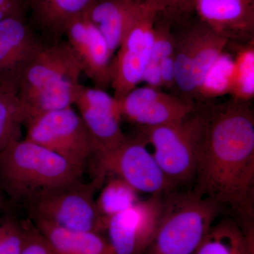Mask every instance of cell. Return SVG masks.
<instances>
[{"instance_id": "1", "label": "cell", "mask_w": 254, "mask_h": 254, "mask_svg": "<svg viewBox=\"0 0 254 254\" xmlns=\"http://www.w3.org/2000/svg\"><path fill=\"white\" fill-rule=\"evenodd\" d=\"M206 111L192 191L227 207L254 226V116L250 101L232 98Z\"/></svg>"}, {"instance_id": "2", "label": "cell", "mask_w": 254, "mask_h": 254, "mask_svg": "<svg viewBox=\"0 0 254 254\" xmlns=\"http://www.w3.org/2000/svg\"><path fill=\"white\" fill-rule=\"evenodd\" d=\"M82 73L67 42L42 44L23 68L16 85L24 125L41 114L73 106Z\"/></svg>"}, {"instance_id": "3", "label": "cell", "mask_w": 254, "mask_h": 254, "mask_svg": "<svg viewBox=\"0 0 254 254\" xmlns=\"http://www.w3.org/2000/svg\"><path fill=\"white\" fill-rule=\"evenodd\" d=\"M84 169L41 145L19 140L0 153V190L8 199L24 205L81 180Z\"/></svg>"}, {"instance_id": "4", "label": "cell", "mask_w": 254, "mask_h": 254, "mask_svg": "<svg viewBox=\"0 0 254 254\" xmlns=\"http://www.w3.org/2000/svg\"><path fill=\"white\" fill-rule=\"evenodd\" d=\"M175 192L164 195L158 229L145 254H194L223 209L192 190Z\"/></svg>"}, {"instance_id": "5", "label": "cell", "mask_w": 254, "mask_h": 254, "mask_svg": "<svg viewBox=\"0 0 254 254\" xmlns=\"http://www.w3.org/2000/svg\"><path fill=\"white\" fill-rule=\"evenodd\" d=\"M206 120L205 109L195 108L177 123L139 127L138 138L153 147L155 160L176 187L194 180Z\"/></svg>"}, {"instance_id": "6", "label": "cell", "mask_w": 254, "mask_h": 254, "mask_svg": "<svg viewBox=\"0 0 254 254\" xmlns=\"http://www.w3.org/2000/svg\"><path fill=\"white\" fill-rule=\"evenodd\" d=\"M100 185L81 180L38 195L23 206L31 220H41L78 231L103 234L105 222L94 198Z\"/></svg>"}, {"instance_id": "7", "label": "cell", "mask_w": 254, "mask_h": 254, "mask_svg": "<svg viewBox=\"0 0 254 254\" xmlns=\"http://www.w3.org/2000/svg\"><path fill=\"white\" fill-rule=\"evenodd\" d=\"M93 155L95 158L93 179L101 186L106 177L111 175L120 177L138 193L162 195L175 191L176 188L138 136H127L114 149Z\"/></svg>"}, {"instance_id": "8", "label": "cell", "mask_w": 254, "mask_h": 254, "mask_svg": "<svg viewBox=\"0 0 254 254\" xmlns=\"http://www.w3.org/2000/svg\"><path fill=\"white\" fill-rule=\"evenodd\" d=\"M175 86L193 103L206 75L229 41L199 21L175 35Z\"/></svg>"}, {"instance_id": "9", "label": "cell", "mask_w": 254, "mask_h": 254, "mask_svg": "<svg viewBox=\"0 0 254 254\" xmlns=\"http://www.w3.org/2000/svg\"><path fill=\"white\" fill-rule=\"evenodd\" d=\"M161 0H146L117 50L111 64L114 97L120 99L141 83L149 63L157 18L163 12Z\"/></svg>"}, {"instance_id": "10", "label": "cell", "mask_w": 254, "mask_h": 254, "mask_svg": "<svg viewBox=\"0 0 254 254\" xmlns=\"http://www.w3.org/2000/svg\"><path fill=\"white\" fill-rule=\"evenodd\" d=\"M25 139L41 145L85 168L93 154L91 142L72 107L41 114L25 124Z\"/></svg>"}, {"instance_id": "11", "label": "cell", "mask_w": 254, "mask_h": 254, "mask_svg": "<svg viewBox=\"0 0 254 254\" xmlns=\"http://www.w3.org/2000/svg\"><path fill=\"white\" fill-rule=\"evenodd\" d=\"M164 195H151L105 221L114 254H144L154 239L163 213Z\"/></svg>"}, {"instance_id": "12", "label": "cell", "mask_w": 254, "mask_h": 254, "mask_svg": "<svg viewBox=\"0 0 254 254\" xmlns=\"http://www.w3.org/2000/svg\"><path fill=\"white\" fill-rule=\"evenodd\" d=\"M73 105L88 133L93 154L114 149L126 140L118 100L105 90L80 83Z\"/></svg>"}, {"instance_id": "13", "label": "cell", "mask_w": 254, "mask_h": 254, "mask_svg": "<svg viewBox=\"0 0 254 254\" xmlns=\"http://www.w3.org/2000/svg\"><path fill=\"white\" fill-rule=\"evenodd\" d=\"M118 100L122 118L138 125L150 127L181 121L195 110L193 103L160 89L136 87Z\"/></svg>"}, {"instance_id": "14", "label": "cell", "mask_w": 254, "mask_h": 254, "mask_svg": "<svg viewBox=\"0 0 254 254\" xmlns=\"http://www.w3.org/2000/svg\"><path fill=\"white\" fill-rule=\"evenodd\" d=\"M64 35L83 73L91 80L95 88L106 89L111 84L114 55L103 35L85 14L68 23Z\"/></svg>"}, {"instance_id": "15", "label": "cell", "mask_w": 254, "mask_h": 254, "mask_svg": "<svg viewBox=\"0 0 254 254\" xmlns=\"http://www.w3.org/2000/svg\"><path fill=\"white\" fill-rule=\"evenodd\" d=\"M193 11L229 42L254 41V0H195Z\"/></svg>"}, {"instance_id": "16", "label": "cell", "mask_w": 254, "mask_h": 254, "mask_svg": "<svg viewBox=\"0 0 254 254\" xmlns=\"http://www.w3.org/2000/svg\"><path fill=\"white\" fill-rule=\"evenodd\" d=\"M24 15H15L0 21V83L17 85L23 68L42 45Z\"/></svg>"}, {"instance_id": "17", "label": "cell", "mask_w": 254, "mask_h": 254, "mask_svg": "<svg viewBox=\"0 0 254 254\" xmlns=\"http://www.w3.org/2000/svg\"><path fill=\"white\" fill-rule=\"evenodd\" d=\"M146 0H98L86 13L115 54Z\"/></svg>"}, {"instance_id": "18", "label": "cell", "mask_w": 254, "mask_h": 254, "mask_svg": "<svg viewBox=\"0 0 254 254\" xmlns=\"http://www.w3.org/2000/svg\"><path fill=\"white\" fill-rule=\"evenodd\" d=\"M44 235L53 254H114L103 234L69 230L41 220H31Z\"/></svg>"}, {"instance_id": "19", "label": "cell", "mask_w": 254, "mask_h": 254, "mask_svg": "<svg viewBox=\"0 0 254 254\" xmlns=\"http://www.w3.org/2000/svg\"><path fill=\"white\" fill-rule=\"evenodd\" d=\"M98 0H25L36 24L50 36L64 34L68 23Z\"/></svg>"}, {"instance_id": "20", "label": "cell", "mask_w": 254, "mask_h": 254, "mask_svg": "<svg viewBox=\"0 0 254 254\" xmlns=\"http://www.w3.org/2000/svg\"><path fill=\"white\" fill-rule=\"evenodd\" d=\"M194 254H254V226L224 219L213 225Z\"/></svg>"}, {"instance_id": "21", "label": "cell", "mask_w": 254, "mask_h": 254, "mask_svg": "<svg viewBox=\"0 0 254 254\" xmlns=\"http://www.w3.org/2000/svg\"><path fill=\"white\" fill-rule=\"evenodd\" d=\"M24 125L17 86L14 83H0V153L21 140Z\"/></svg>"}, {"instance_id": "22", "label": "cell", "mask_w": 254, "mask_h": 254, "mask_svg": "<svg viewBox=\"0 0 254 254\" xmlns=\"http://www.w3.org/2000/svg\"><path fill=\"white\" fill-rule=\"evenodd\" d=\"M172 24L161 13L155 21L151 55L142 79V82H145L147 86L152 88H163L160 64L175 55V36L172 30Z\"/></svg>"}, {"instance_id": "23", "label": "cell", "mask_w": 254, "mask_h": 254, "mask_svg": "<svg viewBox=\"0 0 254 254\" xmlns=\"http://www.w3.org/2000/svg\"><path fill=\"white\" fill-rule=\"evenodd\" d=\"M138 193L120 177L111 176L95 199L97 208L104 222L136 205L140 200Z\"/></svg>"}, {"instance_id": "24", "label": "cell", "mask_w": 254, "mask_h": 254, "mask_svg": "<svg viewBox=\"0 0 254 254\" xmlns=\"http://www.w3.org/2000/svg\"><path fill=\"white\" fill-rule=\"evenodd\" d=\"M236 99L251 101L254 97V41L237 50L234 58L230 94Z\"/></svg>"}, {"instance_id": "25", "label": "cell", "mask_w": 254, "mask_h": 254, "mask_svg": "<svg viewBox=\"0 0 254 254\" xmlns=\"http://www.w3.org/2000/svg\"><path fill=\"white\" fill-rule=\"evenodd\" d=\"M233 65L234 58L224 52L205 76L198 92V99L230 94Z\"/></svg>"}, {"instance_id": "26", "label": "cell", "mask_w": 254, "mask_h": 254, "mask_svg": "<svg viewBox=\"0 0 254 254\" xmlns=\"http://www.w3.org/2000/svg\"><path fill=\"white\" fill-rule=\"evenodd\" d=\"M25 235V220L7 212L0 214V254H21Z\"/></svg>"}, {"instance_id": "27", "label": "cell", "mask_w": 254, "mask_h": 254, "mask_svg": "<svg viewBox=\"0 0 254 254\" xmlns=\"http://www.w3.org/2000/svg\"><path fill=\"white\" fill-rule=\"evenodd\" d=\"M25 225L26 235L21 254H53L48 240L31 219L25 220Z\"/></svg>"}, {"instance_id": "28", "label": "cell", "mask_w": 254, "mask_h": 254, "mask_svg": "<svg viewBox=\"0 0 254 254\" xmlns=\"http://www.w3.org/2000/svg\"><path fill=\"white\" fill-rule=\"evenodd\" d=\"M195 0H161L164 9L161 14L172 23L182 21L194 9Z\"/></svg>"}, {"instance_id": "29", "label": "cell", "mask_w": 254, "mask_h": 254, "mask_svg": "<svg viewBox=\"0 0 254 254\" xmlns=\"http://www.w3.org/2000/svg\"><path fill=\"white\" fill-rule=\"evenodd\" d=\"M160 72L163 88L175 86V55L160 64Z\"/></svg>"}, {"instance_id": "30", "label": "cell", "mask_w": 254, "mask_h": 254, "mask_svg": "<svg viewBox=\"0 0 254 254\" xmlns=\"http://www.w3.org/2000/svg\"><path fill=\"white\" fill-rule=\"evenodd\" d=\"M25 0H0V21L15 15L24 14Z\"/></svg>"}, {"instance_id": "31", "label": "cell", "mask_w": 254, "mask_h": 254, "mask_svg": "<svg viewBox=\"0 0 254 254\" xmlns=\"http://www.w3.org/2000/svg\"><path fill=\"white\" fill-rule=\"evenodd\" d=\"M8 208H9V199L6 198L2 190H0V214L7 212Z\"/></svg>"}]
</instances>
